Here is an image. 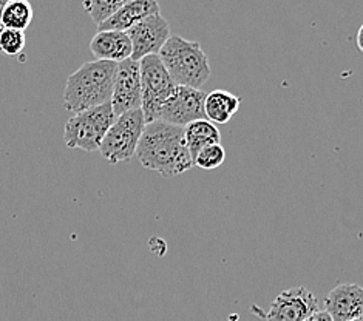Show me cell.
<instances>
[{"label": "cell", "mask_w": 363, "mask_h": 321, "mask_svg": "<svg viewBox=\"0 0 363 321\" xmlns=\"http://www.w3.org/2000/svg\"><path fill=\"white\" fill-rule=\"evenodd\" d=\"M158 56L177 85L201 90V86L211 79L209 59L198 42L170 36Z\"/></svg>", "instance_id": "cell-3"}, {"label": "cell", "mask_w": 363, "mask_h": 321, "mask_svg": "<svg viewBox=\"0 0 363 321\" xmlns=\"http://www.w3.org/2000/svg\"><path fill=\"white\" fill-rule=\"evenodd\" d=\"M91 55L96 60L124 62L132 57V40L124 31H98L90 42Z\"/></svg>", "instance_id": "cell-12"}, {"label": "cell", "mask_w": 363, "mask_h": 321, "mask_svg": "<svg viewBox=\"0 0 363 321\" xmlns=\"http://www.w3.org/2000/svg\"><path fill=\"white\" fill-rule=\"evenodd\" d=\"M33 17L34 10L30 0H8L0 14V22L5 28L25 31L31 25Z\"/></svg>", "instance_id": "cell-16"}, {"label": "cell", "mask_w": 363, "mask_h": 321, "mask_svg": "<svg viewBox=\"0 0 363 321\" xmlns=\"http://www.w3.org/2000/svg\"><path fill=\"white\" fill-rule=\"evenodd\" d=\"M325 310L333 321H350L363 315V288L354 283L337 286L325 298Z\"/></svg>", "instance_id": "cell-11"}, {"label": "cell", "mask_w": 363, "mask_h": 321, "mask_svg": "<svg viewBox=\"0 0 363 321\" xmlns=\"http://www.w3.org/2000/svg\"><path fill=\"white\" fill-rule=\"evenodd\" d=\"M6 4H8V0H0V14H2V11H4V8H5Z\"/></svg>", "instance_id": "cell-22"}, {"label": "cell", "mask_w": 363, "mask_h": 321, "mask_svg": "<svg viewBox=\"0 0 363 321\" xmlns=\"http://www.w3.org/2000/svg\"><path fill=\"white\" fill-rule=\"evenodd\" d=\"M135 156L143 167L160 173L162 178L183 175L195 166L186 144L184 127L161 119L145 124Z\"/></svg>", "instance_id": "cell-1"}, {"label": "cell", "mask_w": 363, "mask_h": 321, "mask_svg": "<svg viewBox=\"0 0 363 321\" xmlns=\"http://www.w3.org/2000/svg\"><path fill=\"white\" fill-rule=\"evenodd\" d=\"M5 30V27H4V25H2V22H0V34H2V31Z\"/></svg>", "instance_id": "cell-24"}, {"label": "cell", "mask_w": 363, "mask_h": 321, "mask_svg": "<svg viewBox=\"0 0 363 321\" xmlns=\"http://www.w3.org/2000/svg\"><path fill=\"white\" fill-rule=\"evenodd\" d=\"M118 64L108 60L85 62L68 76L64 89V107L67 111L81 113L108 103L113 96Z\"/></svg>", "instance_id": "cell-2"}, {"label": "cell", "mask_w": 363, "mask_h": 321, "mask_svg": "<svg viewBox=\"0 0 363 321\" xmlns=\"http://www.w3.org/2000/svg\"><path fill=\"white\" fill-rule=\"evenodd\" d=\"M305 321H333V318L330 317V314H328L326 310H317L315 314L308 317Z\"/></svg>", "instance_id": "cell-20"}, {"label": "cell", "mask_w": 363, "mask_h": 321, "mask_svg": "<svg viewBox=\"0 0 363 321\" xmlns=\"http://www.w3.org/2000/svg\"><path fill=\"white\" fill-rule=\"evenodd\" d=\"M318 310L313 292L303 286L283 291L275 297L264 321H305Z\"/></svg>", "instance_id": "cell-8"}, {"label": "cell", "mask_w": 363, "mask_h": 321, "mask_svg": "<svg viewBox=\"0 0 363 321\" xmlns=\"http://www.w3.org/2000/svg\"><path fill=\"white\" fill-rule=\"evenodd\" d=\"M110 103L116 116L141 108V68L132 57L118 64Z\"/></svg>", "instance_id": "cell-10"}, {"label": "cell", "mask_w": 363, "mask_h": 321, "mask_svg": "<svg viewBox=\"0 0 363 321\" xmlns=\"http://www.w3.org/2000/svg\"><path fill=\"white\" fill-rule=\"evenodd\" d=\"M207 94L203 90L177 85L175 91L161 107L158 119L178 127H186L195 120L206 119L204 101Z\"/></svg>", "instance_id": "cell-7"}, {"label": "cell", "mask_w": 363, "mask_h": 321, "mask_svg": "<svg viewBox=\"0 0 363 321\" xmlns=\"http://www.w3.org/2000/svg\"><path fill=\"white\" fill-rule=\"evenodd\" d=\"M241 99L226 90H213L206 96V119L212 124H226L240 108Z\"/></svg>", "instance_id": "cell-14"}, {"label": "cell", "mask_w": 363, "mask_h": 321, "mask_svg": "<svg viewBox=\"0 0 363 321\" xmlns=\"http://www.w3.org/2000/svg\"><path fill=\"white\" fill-rule=\"evenodd\" d=\"M116 118L110 102L76 113L64 127V141L70 149L96 152Z\"/></svg>", "instance_id": "cell-4"}, {"label": "cell", "mask_w": 363, "mask_h": 321, "mask_svg": "<svg viewBox=\"0 0 363 321\" xmlns=\"http://www.w3.org/2000/svg\"><path fill=\"white\" fill-rule=\"evenodd\" d=\"M184 137L192 158H195L207 145L221 144V133L218 127L207 119H200L187 124L184 127Z\"/></svg>", "instance_id": "cell-15"}, {"label": "cell", "mask_w": 363, "mask_h": 321, "mask_svg": "<svg viewBox=\"0 0 363 321\" xmlns=\"http://www.w3.org/2000/svg\"><path fill=\"white\" fill-rule=\"evenodd\" d=\"M141 68V110L145 124L157 120L161 107L175 91L177 84L172 79L158 55L145 56L140 60Z\"/></svg>", "instance_id": "cell-6"}, {"label": "cell", "mask_w": 363, "mask_h": 321, "mask_svg": "<svg viewBox=\"0 0 363 321\" xmlns=\"http://www.w3.org/2000/svg\"><path fill=\"white\" fill-rule=\"evenodd\" d=\"M356 40H357V47H359V50H360L362 53H363V23L360 25V28H359V31H357V38H356Z\"/></svg>", "instance_id": "cell-21"}, {"label": "cell", "mask_w": 363, "mask_h": 321, "mask_svg": "<svg viewBox=\"0 0 363 321\" xmlns=\"http://www.w3.org/2000/svg\"><path fill=\"white\" fill-rule=\"evenodd\" d=\"M25 43H27V39H25L23 31L5 28L0 34V53L16 57L23 53Z\"/></svg>", "instance_id": "cell-19"}, {"label": "cell", "mask_w": 363, "mask_h": 321, "mask_svg": "<svg viewBox=\"0 0 363 321\" xmlns=\"http://www.w3.org/2000/svg\"><path fill=\"white\" fill-rule=\"evenodd\" d=\"M226 161V150L221 144L207 145L194 158V164L203 170H215Z\"/></svg>", "instance_id": "cell-18"}, {"label": "cell", "mask_w": 363, "mask_h": 321, "mask_svg": "<svg viewBox=\"0 0 363 321\" xmlns=\"http://www.w3.org/2000/svg\"><path fill=\"white\" fill-rule=\"evenodd\" d=\"M127 34L132 40V59L136 62H140L145 56L160 55L164 43L172 36L169 22L164 19L161 13L149 16L147 19L136 23Z\"/></svg>", "instance_id": "cell-9"}, {"label": "cell", "mask_w": 363, "mask_h": 321, "mask_svg": "<svg viewBox=\"0 0 363 321\" xmlns=\"http://www.w3.org/2000/svg\"><path fill=\"white\" fill-rule=\"evenodd\" d=\"M160 4L158 0H130L118 13L110 17L108 21L101 23L98 31H124L127 33L133 28L136 23L147 19L149 16L158 14Z\"/></svg>", "instance_id": "cell-13"}, {"label": "cell", "mask_w": 363, "mask_h": 321, "mask_svg": "<svg viewBox=\"0 0 363 321\" xmlns=\"http://www.w3.org/2000/svg\"><path fill=\"white\" fill-rule=\"evenodd\" d=\"M145 128V119L141 108L123 113L110 127L99 147L102 158L108 164L130 161Z\"/></svg>", "instance_id": "cell-5"}, {"label": "cell", "mask_w": 363, "mask_h": 321, "mask_svg": "<svg viewBox=\"0 0 363 321\" xmlns=\"http://www.w3.org/2000/svg\"><path fill=\"white\" fill-rule=\"evenodd\" d=\"M350 321H363V315L359 317V318H354V320H350Z\"/></svg>", "instance_id": "cell-23"}, {"label": "cell", "mask_w": 363, "mask_h": 321, "mask_svg": "<svg viewBox=\"0 0 363 321\" xmlns=\"http://www.w3.org/2000/svg\"><path fill=\"white\" fill-rule=\"evenodd\" d=\"M128 2L130 0H82V6L96 27H99Z\"/></svg>", "instance_id": "cell-17"}]
</instances>
